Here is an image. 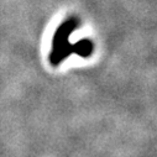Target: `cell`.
Wrapping results in <instances>:
<instances>
[{
  "label": "cell",
  "mask_w": 157,
  "mask_h": 157,
  "mask_svg": "<svg viewBox=\"0 0 157 157\" xmlns=\"http://www.w3.org/2000/svg\"><path fill=\"white\" fill-rule=\"evenodd\" d=\"M79 27V20L75 16H71L66 19L55 31L51 44V51H50V63L55 67L61 64L63 61H66L71 55L75 53L79 57L88 58L94 52V44L84 38L79 40L75 44L69 42V36Z\"/></svg>",
  "instance_id": "6da1fadb"
}]
</instances>
